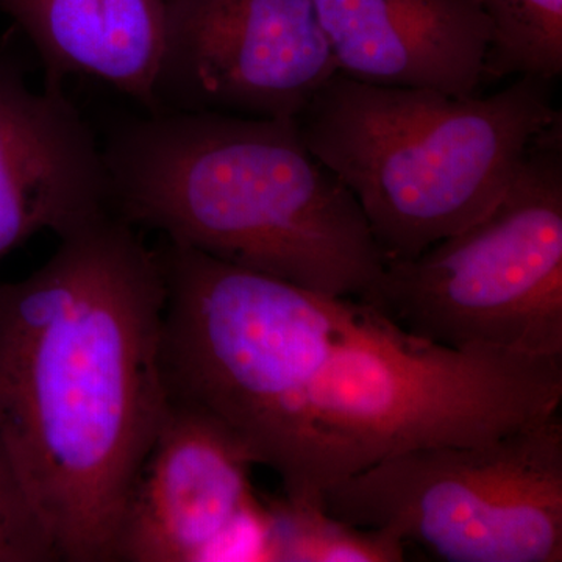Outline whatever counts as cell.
I'll list each match as a JSON object with an SVG mask.
<instances>
[{"label": "cell", "instance_id": "cell-10", "mask_svg": "<svg viewBox=\"0 0 562 562\" xmlns=\"http://www.w3.org/2000/svg\"><path fill=\"white\" fill-rule=\"evenodd\" d=\"M338 74L475 95L491 31L471 0H313Z\"/></svg>", "mask_w": 562, "mask_h": 562}, {"label": "cell", "instance_id": "cell-4", "mask_svg": "<svg viewBox=\"0 0 562 562\" xmlns=\"http://www.w3.org/2000/svg\"><path fill=\"white\" fill-rule=\"evenodd\" d=\"M550 81L487 98L333 76L299 114L308 149L349 188L386 260H409L497 202L561 111Z\"/></svg>", "mask_w": 562, "mask_h": 562}, {"label": "cell", "instance_id": "cell-1", "mask_svg": "<svg viewBox=\"0 0 562 562\" xmlns=\"http://www.w3.org/2000/svg\"><path fill=\"white\" fill-rule=\"evenodd\" d=\"M169 397L216 417L291 501L376 462L490 441L560 413L562 357L452 349L371 303L166 243Z\"/></svg>", "mask_w": 562, "mask_h": 562}, {"label": "cell", "instance_id": "cell-9", "mask_svg": "<svg viewBox=\"0 0 562 562\" xmlns=\"http://www.w3.org/2000/svg\"><path fill=\"white\" fill-rule=\"evenodd\" d=\"M109 211L102 147L60 83L32 90L0 61V261L36 233Z\"/></svg>", "mask_w": 562, "mask_h": 562}, {"label": "cell", "instance_id": "cell-7", "mask_svg": "<svg viewBox=\"0 0 562 562\" xmlns=\"http://www.w3.org/2000/svg\"><path fill=\"white\" fill-rule=\"evenodd\" d=\"M338 74L313 0H168L155 111L295 117Z\"/></svg>", "mask_w": 562, "mask_h": 562}, {"label": "cell", "instance_id": "cell-2", "mask_svg": "<svg viewBox=\"0 0 562 562\" xmlns=\"http://www.w3.org/2000/svg\"><path fill=\"white\" fill-rule=\"evenodd\" d=\"M0 284V447L58 561L116 562L122 514L169 405L160 251L103 213Z\"/></svg>", "mask_w": 562, "mask_h": 562}, {"label": "cell", "instance_id": "cell-14", "mask_svg": "<svg viewBox=\"0 0 562 562\" xmlns=\"http://www.w3.org/2000/svg\"><path fill=\"white\" fill-rule=\"evenodd\" d=\"M58 554L0 447V562H55Z\"/></svg>", "mask_w": 562, "mask_h": 562}, {"label": "cell", "instance_id": "cell-13", "mask_svg": "<svg viewBox=\"0 0 562 562\" xmlns=\"http://www.w3.org/2000/svg\"><path fill=\"white\" fill-rule=\"evenodd\" d=\"M490 24L484 79L562 72V0H471Z\"/></svg>", "mask_w": 562, "mask_h": 562}, {"label": "cell", "instance_id": "cell-5", "mask_svg": "<svg viewBox=\"0 0 562 562\" xmlns=\"http://www.w3.org/2000/svg\"><path fill=\"white\" fill-rule=\"evenodd\" d=\"M368 303L439 346L562 357L561 121L482 217L417 257L387 260Z\"/></svg>", "mask_w": 562, "mask_h": 562}, {"label": "cell", "instance_id": "cell-8", "mask_svg": "<svg viewBox=\"0 0 562 562\" xmlns=\"http://www.w3.org/2000/svg\"><path fill=\"white\" fill-rule=\"evenodd\" d=\"M251 465L222 422L169 397L122 514L114 561L195 562L227 553L239 530L261 520Z\"/></svg>", "mask_w": 562, "mask_h": 562}, {"label": "cell", "instance_id": "cell-3", "mask_svg": "<svg viewBox=\"0 0 562 562\" xmlns=\"http://www.w3.org/2000/svg\"><path fill=\"white\" fill-rule=\"evenodd\" d=\"M110 206L168 243L368 302L386 257L295 117L155 111L102 147Z\"/></svg>", "mask_w": 562, "mask_h": 562}, {"label": "cell", "instance_id": "cell-11", "mask_svg": "<svg viewBox=\"0 0 562 562\" xmlns=\"http://www.w3.org/2000/svg\"><path fill=\"white\" fill-rule=\"evenodd\" d=\"M262 561L398 562L406 546L386 530L338 519L322 503L262 498Z\"/></svg>", "mask_w": 562, "mask_h": 562}, {"label": "cell", "instance_id": "cell-12", "mask_svg": "<svg viewBox=\"0 0 562 562\" xmlns=\"http://www.w3.org/2000/svg\"><path fill=\"white\" fill-rule=\"evenodd\" d=\"M38 50L47 83L69 74L106 81L110 68L106 0H0Z\"/></svg>", "mask_w": 562, "mask_h": 562}, {"label": "cell", "instance_id": "cell-6", "mask_svg": "<svg viewBox=\"0 0 562 562\" xmlns=\"http://www.w3.org/2000/svg\"><path fill=\"white\" fill-rule=\"evenodd\" d=\"M324 508L442 561L561 562V414L490 441L386 458L331 487Z\"/></svg>", "mask_w": 562, "mask_h": 562}]
</instances>
